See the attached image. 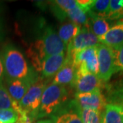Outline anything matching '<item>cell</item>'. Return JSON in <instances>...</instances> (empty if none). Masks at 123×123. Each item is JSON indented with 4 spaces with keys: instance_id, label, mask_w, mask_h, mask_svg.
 <instances>
[{
    "instance_id": "6da1fadb",
    "label": "cell",
    "mask_w": 123,
    "mask_h": 123,
    "mask_svg": "<svg viewBox=\"0 0 123 123\" xmlns=\"http://www.w3.org/2000/svg\"><path fill=\"white\" fill-rule=\"evenodd\" d=\"M67 47L56 32L50 27L44 31L42 38L32 43L27 50V57L37 71L46 57L65 53Z\"/></svg>"
},
{
    "instance_id": "7a4b0ae2",
    "label": "cell",
    "mask_w": 123,
    "mask_h": 123,
    "mask_svg": "<svg viewBox=\"0 0 123 123\" xmlns=\"http://www.w3.org/2000/svg\"><path fill=\"white\" fill-rule=\"evenodd\" d=\"M1 57L6 79H25L32 77L24 55L14 47L6 46Z\"/></svg>"
},
{
    "instance_id": "3957f363",
    "label": "cell",
    "mask_w": 123,
    "mask_h": 123,
    "mask_svg": "<svg viewBox=\"0 0 123 123\" xmlns=\"http://www.w3.org/2000/svg\"><path fill=\"white\" fill-rule=\"evenodd\" d=\"M68 96L65 86L53 83L48 85L41 97L38 116L43 117L53 114L67 100Z\"/></svg>"
},
{
    "instance_id": "277c9868",
    "label": "cell",
    "mask_w": 123,
    "mask_h": 123,
    "mask_svg": "<svg viewBox=\"0 0 123 123\" xmlns=\"http://www.w3.org/2000/svg\"><path fill=\"white\" fill-rule=\"evenodd\" d=\"M47 81L44 79H38L31 84L26 94L18 103L23 111L31 116L32 118L38 114L41 97L45 88L47 86Z\"/></svg>"
},
{
    "instance_id": "5b68a950",
    "label": "cell",
    "mask_w": 123,
    "mask_h": 123,
    "mask_svg": "<svg viewBox=\"0 0 123 123\" xmlns=\"http://www.w3.org/2000/svg\"><path fill=\"white\" fill-rule=\"evenodd\" d=\"M76 69V75L91 73L98 74V60L97 46L81 50L72 58Z\"/></svg>"
},
{
    "instance_id": "8992f818",
    "label": "cell",
    "mask_w": 123,
    "mask_h": 123,
    "mask_svg": "<svg viewBox=\"0 0 123 123\" xmlns=\"http://www.w3.org/2000/svg\"><path fill=\"white\" fill-rule=\"evenodd\" d=\"M98 72L97 76L103 82L108 81L113 74L116 73V51L105 44L97 45Z\"/></svg>"
},
{
    "instance_id": "52a82bcc",
    "label": "cell",
    "mask_w": 123,
    "mask_h": 123,
    "mask_svg": "<svg viewBox=\"0 0 123 123\" xmlns=\"http://www.w3.org/2000/svg\"><path fill=\"white\" fill-rule=\"evenodd\" d=\"M99 43L98 37L90 30L88 26L81 27L80 32L67 46L66 58L72 59L75 54L80 51L95 47Z\"/></svg>"
},
{
    "instance_id": "ba28073f",
    "label": "cell",
    "mask_w": 123,
    "mask_h": 123,
    "mask_svg": "<svg viewBox=\"0 0 123 123\" xmlns=\"http://www.w3.org/2000/svg\"><path fill=\"white\" fill-rule=\"evenodd\" d=\"M75 103L80 109L95 110L102 112L107 103L101 90L86 93H76Z\"/></svg>"
},
{
    "instance_id": "9c48e42d",
    "label": "cell",
    "mask_w": 123,
    "mask_h": 123,
    "mask_svg": "<svg viewBox=\"0 0 123 123\" xmlns=\"http://www.w3.org/2000/svg\"><path fill=\"white\" fill-rule=\"evenodd\" d=\"M101 44L118 51L123 47V20L113 25L105 35L98 38Z\"/></svg>"
},
{
    "instance_id": "30bf717a",
    "label": "cell",
    "mask_w": 123,
    "mask_h": 123,
    "mask_svg": "<svg viewBox=\"0 0 123 123\" xmlns=\"http://www.w3.org/2000/svg\"><path fill=\"white\" fill-rule=\"evenodd\" d=\"M103 81L98 78L97 75L87 73L84 75H76L74 86L77 93H86L101 90Z\"/></svg>"
},
{
    "instance_id": "8fae6325",
    "label": "cell",
    "mask_w": 123,
    "mask_h": 123,
    "mask_svg": "<svg viewBox=\"0 0 123 123\" xmlns=\"http://www.w3.org/2000/svg\"><path fill=\"white\" fill-rule=\"evenodd\" d=\"M36 80L33 77L25 79H6V90L14 101L19 103Z\"/></svg>"
},
{
    "instance_id": "7c38bea8",
    "label": "cell",
    "mask_w": 123,
    "mask_h": 123,
    "mask_svg": "<svg viewBox=\"0 0 123 123\" xmlns=\"http://www.w3.org/2000/svg\"><path fill=\"white\" fill-rule=\"evenodd\" d=\"M66 60L65 53L53 55L46 57L41 64L40 72L44 78H49L57 74Z\"/></svg>"
},
{
    "instance_id": "4fadbf2b",
    "label": "cell",
    "mask_w": 123,
    "mask_h": 123,
    "mask_svg": "<svg viewBox=\"0 0 123 123\" xmlns=\"http://www.w3.org/2000/svg\"><path fill=\"white\" fill-rule=\"evenodd\" d=\"M76 73L77 71L73 64V60L66 58L64 65L55 75L52 83L62 86L68 85L73 86L76 79Z\"/></svg>"
},
{
    "instance_id": "5bb4252c",
    "label": "cell",
    "mask_w": 123,
    "mask_h": 123,
    "mask_svg": "<svg viewBox=\"0 0 123 123\" xmlns=\"http://www.w3.org/2000/svg\"><path fill=\"white\" fill-rule=\"evenodd\" d=\"M88 21L86 26L98 38L105 35L111 27V20L96 16L90 11L88 12Z\"/></svg>"
},
{
    "instance_id": "9a60e30c",
    "label": "cell",
    "mask_w": 123,
    "mask_h": 123,
    "mask_svg": "<svg viewBox=\"0 0 123 123\" xmlns=\"http://www.w3.org/2000/svg\"><path fill=\"white\" fill-rule=\"evenodd\" d=\"M101 123H123V107L107 103L101 113Z\"/></svg>"
},
{
    "instance_id": "2e32d148",
    "label": "cell",
    "mask_w": 123,
    "mask_h": 123,
    "mask_svg": "<svg viewBox=\"0 0 123 123\" xmlns=\"http://www.w3.org/2000/svg\"><path fill=\"white\" fill-rule=\"evenodd\" d=\"M81 29V27L74 23H66L59 28L58 36L67 47L80 32Z\"/></svg>"
},
{
    "instance_id": "e0dca14e",
    "label": "cell",
    "mask_w": 123,
    "mask_h": 123,
    "mask_svg": "<svg viewBox=\"0 0 123 123\" xmlns=\"http://www.w3.org/2000/svg\"><path fill=\"white\" fill-rule=\"evenodd\" d=\"M8 109L15 110L18 114L23 112L20 108L18 103L14 101L7 90L2 85H0V110Z\"/></svg>"
},
{
    "instance_id": "ac0fdd59",
    "label": "cell",
    "mask_w": 123,
    "mask_h": 123,
    "mask_svg": "<svg viewBox=\"0 0 123 123\" xmlns=\"http://www.w3.org/2000/svg\"><path fill=\"white\" fill-rule=\"evenodd\" d=\"M65 14L70 18L72 23H74L79 26H86L88 24V13L81 8L78 5L74 9L65 12Z\"/></svg>"
},
{
    "instance_id": "d6986e66",
    "label": "cell",
    "mask_w": 123,
    "mask_h": 123,
    "mask_svg": "<svg viewBox=\"0 0 123 123\" xmlns=\"http://www.w3.org/2000/svg\"><path fill=\"white\" fill-rule=\"evenodd\" d=\"M109 10V0H93L89 11L96 16L107 18Z\"/></svg>"
},
{
    "instance_id": "ffe728a7",
    "label": "cell",
    "mask_w": 123,
    "mask_h": 123,
    "mask_svg": "<svg viewBox=\"0 0 123 123\" xmlns=\"http://www.w3.org/2000/svg\"><path fill=\"white\" fill-rule=\"evenodd\" d=\"M107 18L109 20H123V0L110 1V10Z\"/></svg>"
},
{
    "instance_id": "44dd1931",
    "label": "cell",
    "mask_w": 123,
    "mask_h": 123,
    "mask_svg": "<svg viewBox=\"0 0 123 123\" xmlns=\"http://www.w3.org/2000/svg\"><path fill=\"white\" fill-rule=\"evenodd\" d=\"M79 114L82 123H101L100 111L79 108Z\"/></svg>"
},
{
    "instance_id": "7402d4cb",
    "label": "cell",
    "mask_w": 123,
    "mask_h": 123,
    "mask_svg": "<svg viewBox=\"0 0 123 123\" xmlns=\"http://www.w3.org/2000/svg\"><path fill=\"white\" fill-rule=\"evenodd\" d=\"M53 123H82L79 112L67 111L54 117Z\"/></svg>"
},
{
    "instance_id": "603a6c76",
    "label": "cell",
    "mask_w": 123,
    "mask_h": 123,
    "mask_svg": "<svg viewBox=\"0 0 123 123\" xmlns=\"http://www.w3.org/2000/svg\"><path fill=\"white\" fill-rule=\"evenodd\" d=\"M110 92L108 98L110 103L123 107V81L116 85L114 88H111Z\"/></svg>"
},
{
    "instance_id": "cb8c5ba5",
    "label": "cell",
    "mask_w": 123,
    "mask_h": 123,
    "mask_svg": "<svg viewBox=\"0 0 123 123\" xmlns=\"http://www.w3.org/2000/svg\"><path fill=\"white\" fill-rule=\"evenodd\" d=\"M18 114L12 109L0 110V122L1 123H16Z\"/></svg>"
},
{
    "instance_id": "d4e9b609",
    "label": "cell",
    "mask_w": 123,
    "mask_h": 123,
    "mask_svg": "<svg viewBox=\"0 0 123 123\" xmlns=\"http://www.w3.org/2000/svg\"><path fill=\"white\" fill-rule=\"evenodd\" d=\"M53 4L65 14V12L74 9L77 6V1L74 0H56L53 1Z\"/></svg>"
},
{
    "instance_id": "484cf974",
    "label": "cell",
    "mask_w": 123,
    "mask_h": 123,
    "mask_svg": "<svg viewBox=\"0 0 123 123\" xmlns=\"http://www.w3.org/2000/svg\"><path fill=\"white\" fill-rule=\"evenodd\" d=\"M116 73H123V47L118 51H116Z\"/></svg>"
},
{
    "instance_id": "4316f807",
    "label": "cell",
    "mask_w": 123,
    "mask_h": 123,
    "mask_svg": "<svg viewBox=\"0 0 123 123\" xmlns=\"http://www.w3.org/2000/svg\"><path fill=\"white\" fill-rule=\"evenodd\" d=\"M4 76V64H3V61H2V57L0 55V85H2Z\"/></svg>"
},
{
    "instance_id": "83f0119b",
    "label": "cell",
    "mask_w": 123,
    "mask_h": 123,
    "mask_svg": "<svg viewBox=\"0 0 123 123\" xmlns=\"http://www.w3.org/2000/svg\"><path fill=\"white\" fill-rule=\"evenodd\" d=\"M37 123H53V120H40Z\"/></svg>"
},
{
    "instance_id": "f1b7e54d",
    "label": "cell",
    "mask_w": 123,
    "mask_h": 123,
    "mask_svg": "<svg viewBox=\"0 0 123 123\" xmlns=\"http://www.w3.org/2000/svg\"><path fill=\"white\" fill-rule=\"evenodd\" d=\"M2 39V30H1V23H0V43Z\"/></svg>"
},
{
    "instance_id": "f546056e",
    "label": "cell",
    "mask_w": 123,
    "mask_h": 123,
    "mask_svg": "<svg viewBox=\"0 0 123 123\" xmlns=\"http://www.w3.org/2000/svg\"><path fill=\"white\" fill-rule=\"evenodd\" d=\"M0 123H1V122H0Z\"/></svg>"
}]
</instances>
